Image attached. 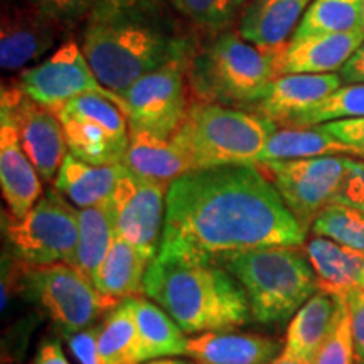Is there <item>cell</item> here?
Returning a JSON list of instances; mask_svg holds the SVG:
<instances>
[{"instance_id": "cell-1", "label": "cell", "mask_w": 364, "mask_h": 364, "mask_svg": "<svg viewBox=\"0 0 364 364\" xmlns=\"http://www.w3.org/2000/svg\"><path fill=\"white\" fill-rule=\"evenodd\" d=\"M306 235L258 166L215 167L169 186L157 257L223 265L252 250L300 247Z\"/></svg>"}, {"instance_id": "cell-2", "label": "cell", "mask_w": 364, "mask_h": 364, "mask_svg": "<svg viewBox=\"0 0 364 364\" xmlns=\"http://www.w3.org/2000/svg\"><path fill=\"white\" fill-rule=\"evenodd\" d=\"M159 9L161 4L88 21L81 49L107 90L124 97L142 76L196 53Z\"/></svg>"}, {"instance_id": "cell-3", "label": "cell", "mask_w": 364, "mask_h": 364, "mask_svg": "<svg viewBox=\"0 0 364 364\" xmlns=\"http://www.w3.org/2000/svg\"><path fill=\"white\" fill-rule=\"evenodd\" d=\"M144 294L188 334L231 331L252 318L247 292L225 267L156 257Z\"/></svg>"}, {"instance_id": "cell-4", "label": "cell", "mask_w": 364, "mask_h": 364, "mask_svg": "<svg viewBox=\"0 0 364 364\" xmlns=\"http://www.w3.org/2000/svg\"><path fill=\"white\" fill-rule=\"evenodd\" d=\"M280 51L257 48L238 33L216 34L191 58L189 88L198 102L250 112L279 78Z\"/></svg>"}, {"instance_id": "cell-5", "label": "cell", "mask_w": 364, "mask_h": 364, "mask_svg": "<svg viewBox=\"0 0 364 364\" xmlns=\"http://www.w3.org/2000/svg\"><path fill=\"white\" fill-rule=\"evenodd\" d=\"M277 130L275 122L258 113L196 100L171 140L193 171L257 166L267 140Z\"/></svg>"}, {"instance_id": "cell-6", "label": "cell", "mask_w": 364, "mask_h": 364, "mask_svg": "<svg viewBox=\"0 0 364 364\" xmlns=\"http://www.w3.org/2000/svg\"><path fill=\"white\" fill-rule=\"evenodd\" d=\"M225 267L247 292L252 318L284 326L318 290L307 253L299 247H270L228 258Z\"/></svg>"}, {"instance_id": "cell-7", "label": "cell", "mask_w": 364, "mask_h": 364, "mask_svg": "<svg viewBox=\"0 0 364 364\" xmlns=\"http://www.w3.org/2000/svg\"><path fill=\"white\" fill-rule=\"evenodd\" d=\"M65 129L68 152L91 166L124 164L130 142L129 118L113 100L85 93L51 108Z\"/></svg>"}, {"instance_id": "cell-8", "label": "cell", "mask_w": 364, "mask_h": 364, "mask_svg": "<svg viewBox=\"0 0 364 364\" xmlns=\"http://www.w3.org/2000/svg\"><path fill=\"white\" fill-rule=\"evenodd\" d=\"M6 235L14 253L29 267L68 263L76 267L80 211L56 189H49L26 216L11 220Z\"/></svg>"}, {"instance_id": "cell-9", "label": "cell", "mask_w": 364, "mask_h": 364, "mask_svg": "<svg viewBox=\"0 0 364 364\" xmlns=\"http://www.w3.org/2000/svg\"><path fill=\"white\" fill-rule=\"evenodd\" d=\"M24 273L27 287L66 338L90 327L124 302L100 292L88 277L68 263L44 267L24 263Z\"/></svg>"}, {"instance_id": "cell-10", "label": "cell", "mask_w": 364, "mask_h": 364, "mask_svg": "<svg viewBox=\"0 0 364 364\" xmlns=\"http://www.w3.org/2000/svg\"><path fill=\"white\" fill-rule=\"evenodd\" d=\"M282 201L306 230L334 203L348 172V157L324 156L257 164Z\"/></svg>"}, {"instance_id": "cell-11", "label": "cell", "mask_w": 364, "mask_h": 364, "mask_svg": "<svg viewBox=\"0 0 364 364\" xmlns=\"http://www.w3.org/2000/svg\"><path fill=\"white\" fill-rule=\"evenodd\" d=\"M191 58H179L135 81L124 93L129 125L172 139L188 115Z\"/></svg>"}, {"instance_id": "cell-12", "label": "cell", "mask_w": 364, "mask_h": 364, "mask_svg": "<svg viewBox=\"0 0 364 364\" xmlns=\"http://www.w3.org/2000/svg\"><path fill=\"white\" fill-rule=\"evenodd\" d=\"M19 86L27 97L49 110L80 95L98 93L113 100L127 115L124 97L100 83L76 41H66L46 61L22 70Z\"/></svg>"}, {"instance_id": "cell-13", "label": "cell", "mask_w": 364, "mask_h": 364, "mask_svg": "<svg viewBox=\"0 0 364 364\" xmlns=\"http://www.w3.org/2000/svg\"><path fill=\"white\" fill-rule=\"evenodd\" d=\"M167 191V184L127 169L110 198L117 236L134 245L150 263L159 253Z\"/></svg>"}, {"instance_id": "cell-14", "label": "cell", "mask_w": 364, "mask_h": 364, "mask_svg": "<svg viewBox=\"0 0 364 364\" xmlns=\"http://www.w3.org/2000/svg\"><path fill=\"white\" fill-rule=\"evenodd\" d=\"M0 108L12 115L17 127L22 149L38 169L41 179L51 182L68 156L65 129L58 117L33 98H29L19 83L2 86Z\"/></svg>"}, {"instance_id": "cell-15", "label": "cell", "mask_w": 364, "mask_h": 364, "mask_svg": "<svg viewBox=\"0 0 364 364\" xmlns=\"http://www.w3.org/2000/svg\"><path fill=\"white\" fill-rule=\"evenodd\" d=\"M0 186L16 220L26 216L43 196V179L22 149L17 127L6 108H0Z\"/></svg>"}, {"instance_id": "cell-16", "label": "cell", "mask_w": 364, "mask_h": 364, "mask_svg": "<svg viewBox=\"0 0 364 364\" xmlns=\"http://www.w3.org/2000/svg\"><path fill=\"white\" fill-rule=\"evenodd\" d=\"M58 24L34 6L2 14L0 27V65L17 71L43 58L56 44Z\"/></svg>"}, {"instance_id": "cell-17", "label": "cell", "mask_w": 364, "mask_h": 364, "mask_svg": "<svg viewBox=\"0 0 364 364\" xmlns=\"http://www.w3.org/2000/svg\"><path fill=\"white\" fill-rule=\"evenodd\" d=\"M339 73L327 75H284L272 81L267 93L250 112L289 127L295 118L341 88Z\"/></svg>"}, {"instance_id": "cell-18", "label": "cell", "mask_w": 364, "mask_h": 364, "mask_svg": "<svg viewBox=\"0 0 364 364\" xmlns=\"http://www.w3.org/2000/svg\"><path fill=\"white\" fill-rule=\"evenodd\" d=\"M364 29L341 34L309 36L292 39L279 54L277 70L284 75H327L341 71L363 44Z\"/></svg>"}, {"instance_id": "cell-19", "label": "cell", "mask_w": 364, "mask_h": 364, "mask_svg": "<svg viewBox=\"0 0 364 364\" xmlns=\"http://www.w3.org/2000/svg\"><path fill=\"white\" fill-rule=\"evenodd\" d=\"M312 0H252L240 17L238 34L265 51H280L295 34Z\"/></svg>"}, {"instance_id": "cell-20", "label": "cell", "mask_w": 364, "mask_h": 364, "mask_svg": "<svg viewBox=\"0 0 364 364\" xmlns=\"http://www.w3.org/2000/svg\"><path fill=\"white\" fill-rule=\"evenodd\" d=\"M280 349V341L258 334L213 331L189 339L184 354L198 364H270Z\"/></svg>"}, {"instance_id": "cell-21", "label": "cell", "mask_w": 364, "mask_h": 364, "mask_svg": "<svg viewBox=\"0 0 364 364\" xmlns=\"http://www.w3.org/2000/svg\"><path fill=\"white\" fill-rule=\"evenodd\" d=\"M341 300L343 297L317 290L290 321L282 351L295 358L314 361L318 349L334 329Z\"/></svg>"}, {"instance_id": "cell-22", "label": "cell", "mask_w": 364, "mask_h": 364, "mask_svg": "<svg viewBox=\"0 0 364 364\" xmlns=\"http://www.w3.org/2000/svg\"><path fill=\"white\" fill-rule=\"evenodd\" d=\"M127 167L117 166H91L80 161L68 152L59 167L54 189L66 198L73 206L86 209L107 203L112 198L118 181L124 176Z\"/></svg>"}, {"instance_id": "cell-23", "label": "cell", "mask_w": 364, "mask_h": 364, "mask_svg": "<svg viewBox=\"0 0 364 364\" xmlns=\"http://www.w3.org/2000/svg\"><path fill=\"white\" fill-rule=\"evenodd\" d=\"M124 166L136 176L167 186L193 172L189 161L171 139H162L136 127H130V142Z\"/></svg>"}, {"instance_id": "cell-24", "label": "cell", "mask_w": 364, "mask_h": 364, "mask_svg": "<svg viewBox=\"0 0 364 364\" xmlns=\"http://www.w3.org/2000/svg\"><path fill=\"white\" fill-rule=\"evenodd\" d=\"M309 262L317 277L318 290L336 297H348L358 289L364 270V253L329 238L314 236L306 247Z\"/></svg>"}, {"instance_id": "cell-25", "label": "cell", "mask_w": 364, "mask_h": 364, "mask_svg": "<svg viewBox=\"0 0 364 364\" xmlns=\"http://www.w3.org/2000/svg\"><path fill=\"white\" fill-rule=\"evenodd\" d=\"M149 265L150 262L134 245L115 236L93 284L102 294L118 300L142 297Z\"/></svg>"}, {"instance_id": "cell-26", "label": "cell", "mask_w": 364, "mask_h": 364, "mask_svg": "<svg viewBox=\"0 0 364 364\" xmlns=\"http://www.w3.org/2000/svg\"><path fill=\"white\" fill-rule=\"evenodd\" d=\"M139 332L142 361L179 356L186 353L188 339L184 331L161 306L144 297L129 299Z\"/></svg>"}, {"instance_id": "cell-27", "label": "cell", "mask_w": 364, "mask_h": 364, "mask_svg": "<svg viewBox=\"0 0 364 364\" xmlns=\"http://www.w3.org/2000/svg\"><path fill=\"white\" fill-rule=\"evenodd\" d=\"M338 154H353V156L361 157L351 145L339 142L334 136L318 130L317 127H312V129H282L277 130L267 140L257 164L338 156Z\"/></svg>"}, {"instance_id": "cell-28", "label": "cell", "mask_w": 364, "mask_h": 364, "mask_svg": "<svg viewBox=\"0 0 364 364\" xmlns=\"http://www.w3.org/2000/svg\"><path fill=\"white\" fill-rule=\"evenodd\" d=\"M110 199L98 206L80 209V241L76 253V268L93 282L112 241L115 238Z\"/></svg>"}, {"instance_id": "cell-29", "label": "cell", "mask_w": 364, "mask_h": 364, "mask_svg": "<svg viewBox=\"0 0 364 364\" xmlns=\"http://www.w3.org/2000/svg\"><path fill=\"white\" fill-rule=\"evenodd\" d=\"M98 353L102 364L144 363L129 299L105 316L98 332Z\"/></svg>"}, {"instance_id": "cell-30", "label": "cell", "mask_w": 364, "mask_h": 364, "mask_svg": "<svg viewBox=\"0 0 364 364\" xmlns=\"http://www.w3.org/2000/svg\"><path fill=\"white\" fill-rule=\"evenodd\" d=\"M361 29V0H312L292 39Z\"/></svg>"}, {"instance_id": "cell-31", "label": "cell", "mask_w": 364, "mask_h": 364, "mask_svg": "<svg viewBox=\"0 0 364 364\" xmlns=\"http://www.w3.org/2000/svg\"><path fill=\"white\" fill-rule=\"evenodd\" d=\"M364 117V83L341 86L311 110L295 118L287 129H312L327 122Z\"/></svg>"}, {"instance_id": "cell-32", "label": "cell", "mask_w": 364, "mask_h": 364, "mask_svg": "<svg viewBox=\"0 0 364 364\" xmlns=\"http://www.w3.org/2000/svg\"><path fill=\"white\" fill-rule=\"evenodd\" d=\"M314 236L329 238L364 253V213L346 204L332 203L311 225Z\"/></svg>"}, {"instance_id": "cell-33", "label": "cell", "mask_w": 364, "mask_h": 364, "mask_svg": "<svg viewBox=\"0 0 364 364\" xmlns=\"http://www.w3.org/2000/svg\"><path fill=\"white\" fill-rule=\"evenodd\" d=\"M172 4L196 27L213 36L225 33L247 7V0H172Z\"/></svg>"}, {"instance_id": "cell-34", "label": "cell", "mask_w": 364, "mask_h": 364, "mask_svg": "<svg viewBox=\"0 0 364 364\" xmlns=\"http://www.w3.org/2000/svg\"><path fill=\"white\" fill-rule=\"evenodd\" d=\"M312 364H356L354 363V343L351 327V311L348 300L343 297L334 329L318 349Z\"/></svg>"}, {"instance_id": "cell-35", "label": "cell", "mask_w": 364, "mask_h": 364, "mask_svg": "<svg viewBox=\"0 0 364 364\" xmlns=\"http://www.w3.org/2000/svg\"><path fill=\"white\" fill-rule=\"evenodd\" d=\"M98 0H31L46 17L56 22L59 27H73L83 19H88Z\"/></svg>"}, {"instance_id": "cell-36", "label": "cell", "mask_w": 364, "mask_h": 364, "mask_svg": "<svg viewBox=\"0 0 364 364\" xmlns=\"http://www.w3.org/2000/svg\"><path fill=\"white\" fill-rule=\"evenodd\" d=\"M334 203L346 204L364 213V162L348 159V172Z\"/></svg>"}, {"instance_id": "cell-37", "label": "cell", "mask_w": 364, "mask_h": 364, "mask_svg": "<svg viewBox=\"0 0 364 364\" xmlns=\"http://www.w3.org/2000/svg\"><path fill=\"white\" fill-rule=\"evenodd\" d=\"M317 129L334 136L339 142L351 145V147L358 150L361 159H364V117L327 122V124L317 125Z\"/></svg>"}, {"instance_id": "cell-38", "label": "cell", "mask_w": 364, "mask_h": 364, "mask_svg": "<svg viewBox=\"0 0 364 364\" xmlns=\"http://www.w3.org/2000/svg\"><path fill=\"white\" fill-rule=\"evenodd\" d=\"M98 332L100 327L90 326L66 338L73 356L78 359L80 364H102L98 353Z\"/></svg>"}, {"instance_id": "cell-39", "label": "cell", "mask_w": 364, "mask_h": 364, "mask_svg": "<svg viewBox=\"0 0 364 364\" xmlns=\"http://www.w3.org/2000/svg\"><path fill=\"white\" fill-rule=\"evenodd\" d=\"M351 311L354 363L364 364V292L356 289L346 297Z\"/></svg>"}, {"instance_id": "cell-40", "label": "cell", "mask_w": 364, "mask_h": 364, "mask_svg": "<svg viewBox=\"0 0 364 364\" xmlns=\"http://www.w3.org/2000/svg\"><path fill=\"white\" fill-rule=\"evenodd\" d=\"M162 0H98L95 11L91 12L90 19H105V17L115 16V14L134 11V9L140 7H150L157 6ZM172 2V0H171Z\"/></svg>"}, {"instance_id": "cell-41", "label": "cell", "mask_w": 364, "mask_h": 364, "mask_svg": "<svg viewBox=\"0 0 364 364\" xmlns=\"http://www.w3.org/2000/svg\"><path fill=\"white\" fill-rule=\"evenodd\" d=\"M339 76L341 80L346 81V85L364 83V41L353 56L346 61V65L341 68Z\"/></svg>"}, {"instance_id": "cell-42", "label": "cell", "mask_w": 364, "mask_h": 364, "mask_svg": "<svg viewBox=\"0 0 364 364\" xmlns=\"http://www.w3.org/2000/svg\"><path fill=\"white\" fill-rule=\"evenodd\" d=\"M33 364H71L63 353L61 344L58 341H44L39 346Z\"/></svg>"}, {"instance_id": "cell-43", "label": "cell", "mask_w": 364, "mask_h": 364, "mask_svg": "<svg viewBox=\"0 0 364 364\" xmlns=\"http://www.w3.org/2000/svg\"><path fill=\"white\" fill-rule=\"evenodd\" d=\"M270 364H312V361H307V359L295 358L292 354H287L282 351L280 356H277Z\"/></svg>"}, {"instance_id": "cell-44", "label": "cell", "mask_w": 364, "mask_h": 364, "mask_svg": "<svg viewBox=\"0 0 364 364\" xmlns=\"http://www.w3.org/2000/svg\"><path fill=\"white\" fill-rule=\"evenodd\" d=\"M142 364H191V363L181 361V359H172V358H157V359H150V361H145Z\"/></svg>"}, {"instance_id": "cell-45", "label": "cell", "mask_w": 364, "mask_h": 364, "mask_svg": "<svg viewBox=\"0 0 364 364\" xmlns=\"http://www.w3.org/2000/svg\"><path fill=\"white\" fill-rule=\"evenodd\" d=\"M358 289L361 290V292H364V270H363V273H361V279H359V285H358Z\"/></svg>"}, {"instance_id": "cell-46", "label": "cell", "mask_w": 364, "mask_h": 364, "mask_svg": "<svg viewBox=\"0 0 364 364\" xmlns=\"http://www.w3.org/2000/svg\"><path fill=\"white\" fill-rule=\"evenodd\" d=\"M361 27L364 29V0H361Z\"/></svg>"}, {"instance_id": "cell-47", "label": "cell", "mask_w": 364, "mask_h": 364, "mask_svg": "<svg viewBox=\"0 0 364 364\" xmlns=\"http://www.w3.org/2000/svg\"><path fill=\"white\" fill-rule=\"evenodd\" d=\"M12 2V0H4V4H11Z\"/></svg>"}]
</instances>
